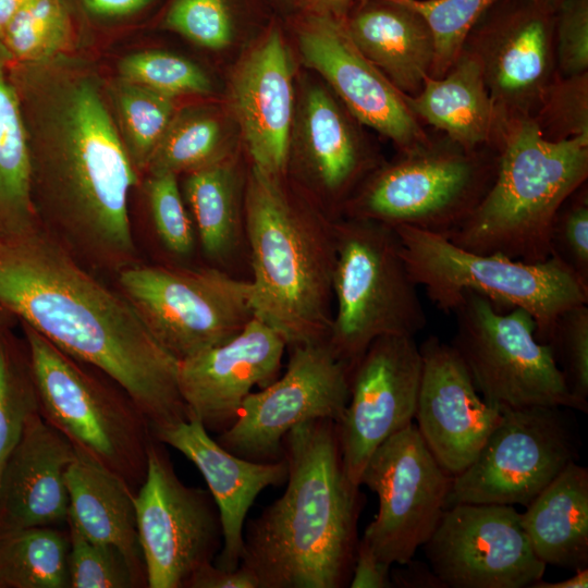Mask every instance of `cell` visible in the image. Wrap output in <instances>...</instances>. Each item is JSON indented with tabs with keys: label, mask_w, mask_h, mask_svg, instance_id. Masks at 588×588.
I'll use <instances>...</instances> for the list:
<instances>
[{
	"label": "cell",
	"mask_w": 588,
	"mask_h": 588,
	"mask_svg": "<svg viewBox=\"0 0 588 588\" xmlns=\"http://www.w3.org/2000/svg\"><path fill=\"white\" fill-rule=\"evenodd\" d=\"M282 1H285V2H293V1H295V0H282Z\"/></svg>",
	"instance_id": "obj_55"
},
{
	"label": "cell",
	"mask_w": 588,
	"mask_h": 588,
	"mask_svg": "<svg viewBox=\"0 0 588 588\" xmlns=\"http://www.w3.org/2000/svg\"><path fill=\"white\" fill-rule=\"evenodd\" d=\"M135 509L149 588H186L193 574L213 563L222 548V525L211 493L184 485L164 443L156 438L148 446Z\"/></svg>",
	"instance_id": "obj_13"
},
{
	"label": "cell",
	"mask_w": 588,
	"mask_h": 588,
	"mask_svg": "<svg viewBox=\"0 0 588 588\" xmlns=\"http://www.w3.org/2000/svg\"><path fill=\"white\" fill-rule=\"evenodd\" d=\"M152 433L157 440L182 453L204 476L222 525V548L213 564L235 569L241 563L247 513L261 491L286 481V461L282 457L256 462L237 456L213 440L194 417Z\"/></svg>",
	"instance_id": "obj_22"
},
{
	"label": "cell",
	"mask_w": 588,
	"mask_h": 588,
	"mask_svg": "<svg viewBox=\"0 0 588 588\" xmlns=\"http://www.w3.org/2000/svg\"><path fill=\"white\" fill-rule=\"evenodd\" d=\"M184 198L204 254L224 264L245 238L234 167L223 158L191 171L184 182Z\"/></svg>",
	"instance_id": "obj_31"
},
{
	"label": "cell",
	"mask_w": 588,
	"mask_h": 588,
	"mask_svg": "<svg viewBox=\"0 0 588 588\" xmlns=\"http://www.w3.org/2000/svg\"><path fill=\"white\" fill-rule=\"evenodd\" d=\"M118 281L177 362L224 343L254 317L249 281L220 268L132 264L118 271Z\"/></svg>",
	"instance_id": "obj_11"
},
{
	"label": "cell",
	"mask_w": 588,
	"mask_h": 588,
	"mask_svg": "<svg viewBox=\"0 0 588 588\" xmlns=\"http://www.w3.org/2000/svg\"><path fill=\"white\" fill-rule=\"evenodd\" d=\"M550 345L572 395L588 407V306L578 304L562 313Z\"/></svg>",
	"instance_id": "obj_42"
},
{
	"label": "cell",
	"mask_w": 588,
	"mask_h": 588,
	"mask_svg": "<svg viewBox=\"0 0 588 588\" xmlns=\"http://www.w3.org/2000/svg\"><path fill=\"white\" fill-rule=\"evenodd\" d=\"M304 109L308 174L328 199L340 200L367 170V159L342 111L324 89H309Z\"/></svg>",
	"instance_id": "obj_29"
},
{
	"label": "cell",
	"mask_w": 588,
	"mask_h": 588,
	"mask_svg": "<svg viewBox=\"0 0 588 588\" xmlns=\"http://www.w3.org/2000/svg\"><path fill=\"white\" fill-rule=\"evenodd\" d=\"M221 127L208 115H191L171 122L147 168L150 173L191 172L223 159Z\"/></svg>",
	"instance_id": "obj_35"
},
{
	"label": "cell",
	"mask_w": 588,
	"mask_h": 588,
	"mask_svg": "<svg viewBox=\"0 0 588 588\" xmlns=\"http://www.w3.org/2000/svg\"><path fill=\"white\" fill-rule=\"evenodd\" d=\"M12 57L0 41V240L36 224L32 160L19 94L8 75Z\"/></svg>",
	"instance_id": "obj_30"
},
{
	"label": "cell",
	"mask_w": 588,
	"mask_h": 588,
	"mask_svg": "<svg viewBox=\"0 0 588 588\" xmlns=\"http://www.w3.org/2000/svg\"><path fill=\"white\" fill-rule=\"evenodd\" d=\"M39 411L75 449L121 477L136 493L145 479L152 428L128 394L91 366L23 323Z\"/></svg>",
	"instance_id": "obj_7"
},
{
	"label": "cell",
	"mask_w": 588,
	"mask_h": 588,
	"mask_svg": "<svg viewBox=\"0 0 588 588\" xmlns=\"http://www.w3.org/2000/svg\"><path fill=\"white\" fill-rule=\"evenodd\" d=\"M444 588H523L542 578L513 505L460 503L445 507L422 546Z\"/></svg>",
	"instance_id": "obj_16"
},
{
	"label": "cell",
	"mask_w": 588,
	"mask_h": 588,
	"mask_svg": "<svg viewBox=\"0 0 588 588\" xmlns=\"http://www.w3.org/2000/svg\"><path fill=\"white\" fill-rule=\"evenodd\" d=\"M309 14L330 15L338 19L347 11L353 0H297Z\"/></svg>",
	"instance_id": "obj_50"
},
{
	"label": "cell",
	"mask_w": 588,
	"mask_h": 588,
	"mask_svg": "<svg viewBox=\"0 0 588 588\" xmlns=\"http://www.w3.org/2000/svg\"><path fill=\"white\" fill-rule=\"evenodd\" d=\"M495 176L471 215L445 237L469 252L525 262L551 256V229L588 177V138L550 139L534 118L500 123Z\"/></svg>",
	"instance_id": "obj_5"
},
{
	"label": "cell",
	"mask_w": 588,
	"mask_h": 588,
	"mask_svg": "<svg viewBox=\"0 0 588 588\" xmlns=\"http://www.w3.org/2000/svg\"><path fill=\"white\" fill-rule=\"evenodd\" d=\"M468 49L481 63L499 123L534 118L552 82L554 13L526 0L483 27Z\"/></svg>",
	"instance_id": "obj_21"
},
{
	"label": "cell",
	"mask_w": 588,
	"mask_h": 588,
	"mask_svg": "<svg viewBox=\"0 0 588 588\" xmlns=\"http://www.w3.org/2000/svg\"><path fill=\"white\" fill-rule=\"evenodd\" d=\"M69 531L28 527L0 531V587L70 588Z\"/></svg>",
	"instance_id": "obj_32"
},
{
	"label": "cell",
	"mask_w": 588,
	"mask_h": 588,
	"mask_svg": "<svg viewBox=\"0 0 588 588\" xmlns=\"http://www.w3.org/2000/svg\"><path fill=\"white\" fill-rule=\"evenodd\" d=\"M554 15V59L559 76L587 73L588 0H564Z\"/></svg>",
	"instance_id": "obj_45"
},
{
	"label": "cell",
	"mask_w": 588,
	"mask_h": 588,
	"mask_svg": "<svg viewBox=\"0 0 588 588\" xmlns=\"http://www.w3.org/2000/svg\"><path fill=\"white\" fill-rule=\"evenodd\" d=\"M27 1L28 0H0V40L11 20Z\"/></svg>",
	"instance_id": "obj_52"
},
{
	"label": "cell",
	"mask_w": 588,
	"mask_h": 588,
	"mask_svg": "<svg viewBox=\"0 0 588 588\" xmlns=\"http://www.w3.org/2000/svg\"><path fill=\"white\" fill-rule=\"evenodd\" d=\"M286 488L244 528L241 563L259 588L348 586L364 505L346 475L336 422L314 419L282 440Z\"/></svg>",
	"instance_id": "obj_2"
},
{
	"label": "cell",
	"mask_w": 588,
	"mask_h": 588,
	"mask_svg": "<svg viewBox=\"0 0 588 588\" xmlns=\"http://www.w3.org/2000/svg\"><path fill=\"white\" fill-rule=\"evenodd\" d=\"M298 48L363 124L396 144L403 152L430 142L403 95L356 47L342 19L309 14L298 28Z\"/></svg>",
	"instance_id": "obj_18"
},
{
	"label": "cell",
	"mask_w": 588,
	"mask_h": 588,
	"mask_svg": "<svg viewBox=\"0 0 588 588\" xmlns=\"http://www.w3.org/2000/svg\"><path fill=\"white\" fill-rule=\"evenodd\" d=\"M146 192L160 242L173 255L188 256L195 246L196 232L180 192L176 174L150 173Z\"/></svg>",
	"instance_id": "obj_40"
},
{
	"label": "cell",
	"mask_w": 588,
	"mask_h": 588,
	"mask_svg": "<svg viewBox=\"0 0 588 588\" xmlns=\"http://www.w3.org/2000/svg\"><path fill=\"white\" fill-rule=\"evenodd\" d=\"M68 524L70 588L139 587L126 559L115 548L93 541Z\"/></svg>",
	"instance_id": "obj_39"
},
{
	"label": "cell",
	"mask_w": 588,
	"mask_h": 588,
	"mask_svg": "<svg viewBox=\"0 0 588 588\" xmlns=\"http://www.w3.org/2000/svg\"><path fill=\"white\" fill-rule=\"evenodd\" d=\"M544 9L555 13L564 0H537Z\"/></svg>",
	"instance_id": "obj_53"
},
{
	"label": "cell",
	"mask_w": 588,
	"mask_h": 588,
	"mask_svg": "<svg viewBox=\"0 0 588 588\" xmlns=\"http://www.w3.org/2000/svg\"><path fill=\"white\" fill-rule=\"evenodd\" d=\"M345 26L360 52L403 95L419 93L431 74L434 39L418 12L392 0H369Z\"/></svg>",
	"instance_id": "obj_26"
},
{
	"label": "cell",
	"mask_w": 588,
	"mask_h": 588,
	"mask_svg": "<svg viewBox=\"0 0 588 588\" xmlns=\"http://www.w3.org/2000/svg\"><path fill=\"white\" fill-rule=\"evenodd\" d=\"M286 348L282 335L254 316L224 343L179 360L177 384L189 418L208 432L226 430L254 388L279 377Z\"/></svg>",
	"instance_id": "obj_19"
},
{
	"label": "cell",
	"mask_w": 588,
	"mask_h": 588,
	"mask_svg": "<svg viewBox=\"0 0 588 588\" xmlns=\"http://www.w3.org/2000/svg\"><path fill=\"white\" fill-rule=\"evenodd\" d=\"M452 313L456 330L450 344L489 405L500 412L536 405L587 412L569 392L550 345L537 339L526 310L504 311L467 291Z\"/></svg>",
	"instance_id": "obj_9"
},
{
	"label": "cell",
	"mask_w": 588,
	"mask_h": 588,
	"mask_svg": "<svg viewBox=\"0 0 588 588\" xmlns=\"http://www.w3.org/2000/svg\"><path fill=\"white\" fill-rule=\"evenodd\" d=\"M551 255L588 286V193L586 183L559 209L551 229Z\"/></svg>",
	"instance_id": "obj_44"
},
{
	"label": "cell",
	"mask_w": 588,
	"mask_h": 588,
	"mask_svg": "<svg viewBox=\"0 0 588 588\" xmlns=\"http://www.w3.org/2000/svg\"><path fill=\"white\" fill-rule=\"evenodd\" d=\"M0 306L114 381L152 431L189 418L177 359L123 293L91 275L48 231L0 240Z\"/></svg>",
	"instance_id": "obj_1"
},
{
	"label": "cell",
	"mask_w": 588,
	"mask_h": 588,
	"mask_svg": "<svg viewBox=\"0 0 588 588\" xmlns=\"http://www.w3.org/2000/svg\"><path fill=\"white\" fill-rule=\"evenodd\" d=\"M422 358L414 336L382 335L351 370L350 399L336 422L344 468L360 486L375 450L415 418Z\"/></svg>",
	"instance_id": "obj_17"
},
{
	"label": "cell",
	"mask_w": 588,
	"mask_h": 588,
	"mask_svg": "<svg viewBox=\"0 0 588 588\" xmlns=\"http://www.w3.org/2000/svg\"><path fill=\"white\" fill-rule=\"evenodd\" d=\"M531 588H586L588 587V567L575 571L572 577L559 581H544L539 579Z\"/></svg>",
	"instance_id": "obj_51"
},
{
	"label": "cell",
	"mask_w": 588,
	"mask_h": 588,
	"mask_svg": "<svg viewBox=\"0 0 588 588\" xmlns=\"http://www.w3.org/2000/svg\"><path fill=\"white\" fill-rule=\"evenodd\" d=\"M392 566L377 558L369 546L359 539L348 586L352 588H390Z\"/></svg>",
	"instance_id": "obj_46"
},
{
	"label": "cell",
	"mask_w": 588,
	"mask_h": 588,
	"mask_svg": "<svg viewBox=\"0 0 588 588\" xmlns=\"http://www.w3.org/2000/svg\"><path fill=\"white\" fill-rule=\"evenodd\" d=\"M252 166L244 188L254 316L286 345L327 340L333 318L335 219L299 203L284 184Z\"/></svg>",
	"instance_id": "obj_3"
},
{
	"label": "cell",
	"mask_w": 588,
	"mask_h": 588,
	"mask_svg": "<svg viewBox=\"0 0 588 588\" xmlns=\"http://www.w3.org/2000/svg\"><path fill=\"white\" fill-rule=\"evenodd\" d=\"M419 350L416 427L441 467L456 476L476 458L502 413L481 397L450 343L431 335Z\"/></svg>",
	"instance_id": "obj_20"
},
{
	"label": "cell",
	"mask_w": 588,
	"mask_h": 588,
	"mask_svg": "<svg viewBox=\"0 0 588 588\" xmlns=\"http://www.w3.org/2000/svg\"><path fill=\"white\" fill-rule=\"evenodd\" d=\"M124 83L118 99L131 157L138 167H147L172 122V97L127 81Z\"/></svg>",
	"instance_id": "obj_36"
},
{
	"label": "cell",
	"mask_w": 588,
	"mask_h": 588,
	"mask_svg": "<svg viewBox=\"0 0 588 588\" xmlns=\"http://www.w3.org/2000/svg\"><path fill=\"white\" fill-rule=\"evenodd\" d=\"M71 34L63 0H28L11 20L0 41L12 60L37 62L62 50Z\"/></svg>",
	"instance_id": "obj_33"
},
{
	"label": "cell",
	"mask_w": 588,
	"mask_h": 588,
	"mask_svg": "<svg viewBox=\"0 0 588 588\" xmlns=\"http://www.w3.org/2000/svg\"><path fill=\"white\" fill-rule=\"evenodd\" d=\"M120 72L127 82L174 97L208 94L211 83L195 63L163 51H143L125 57Z\"/></svg>",
	"instance_id": "obj_38"
},
{
	"label": "cell",
	"mask_w": 588,
	"mask_h": 588,
	"mask_svg": "<svg viewBox=\"0 0 588 588\" xmlns=\"http://www.w3.org/2000/svg\"><path fill=\"white\" fill-rule=\"evenodd\" d=\"M418 12L434 39L430 76L441 77L455 62L482 15L502 0H392Z\"/></svg>",
	"instance_id": "obj_34"
},
{
	"label": "cell",
	"mask_w": 588,
	"mask_h": 588,
	"mask_svg": "<svg viewBox=\"0 0 588 588\" xmlns=\"http://www.w3.org/2000/svg\"><path fill=\"white\" fill-rule=\"evenodd\" d=\"M11 314L0 306V329H2L11 319Z\"/></svg>",
	"instance_id": "obj_54"
},
{
	"label": "cell",
	"mask_w": 588,
	"mask_h": 588,
	"mask_svg": "<svg viewBox=\"0 0 588 588\" xmlns=\"http://www.w3.org/2000/svg\"><path fill=\"white\" fill-rule=\"evenodd\" d=\"M73 444L40 412L27 421L0 471V531L66 523Z\"/></svg>",
	"instance_id": "obj_24"
},
{
	"label": "cell",
	"mask_w": 588,
	"mask_h": 588,
	"mask_svg": "<svg viewBox=\"0 0 588 588\" xmlns=\"http://www.w3.org/2000/svg\"><path fill=\"white\" fill-rule=\"evenodd\" d=\"M231 97L252 166L271 175L285 174L294 95L290 56L278 29L237 66Z\"/></svg>",
	"instance_id": "obj_23"
},
{
	"label": "cell",
	"mask_w": 588,
	"mask_h": 588,
	"mask_svg": "<svg viewBox=\"0 0 588 588\" xmlns=\"http://www.w3.org/2000/svg\"><path fill=\"white\" fill-rule=\"evenodd\" d=\"M333 318L328 342L351 368L382 335L414 336L427 317L393 228L365 219L334 221Z\"/></svg>",
	"instance_id": "obj_8"
},
{
	"label": "cell",
	"mask_w": 588,
	"mask_h": 588,
	"mask_svg": "<svg viewBox=\"0 0 588 588\" xmlns=\"http://www.w3.org/2000/svg\"><path fill=\"white\" fill-rule=\"evenodd\" d=\"M537 558L547 566L588 567V469L569 463L520 513Z\"/></svg>",
	"instance_id": "obj_28"
},
{
	"label": "cell",
	"mask_w": 588,
	"mask_h": 588,
	"mask_svg": "<svg viewBox=\"0 0 588 588\" xmlns=\"http://www.w3.org/2000/svg\"><path fill=\"white\" fill-rule=\"evenodd\" d=\"M452 480L414 422L375 450L359 483L377 494L379 506L362 539L379 560L393 566L414 558L446 507Z\"/></svg>",
	"instance_id": "obj_15"
},
{
	"label": "cell",
	"mask_w": 588,
	"mask_h": 588,
	"mask_svg": "<svg viewBox=\"0 0 588 588\" xmlns=\"http://www.w3.org/2000/svg\"><path fill=\"white\" fill-rule=\"evenodd\" d=\"M66 486V523L88 539L119 550L139 587H147L138 540L135 492L121 477L77 449L68 469Z\"/></svg>",
	"instance_id": "obj_25"
},
{
	"label": "cell",
	"mask_w": 588,
	"mask_h": 588,
	"mask_svg": "<svg viewBox=\"0 0 588 588\" xmlns=\"http://www.w3.org/2000/svg\"><path fill=\"white\" fill-rule=\"evenodd\" d=\"M564 409L536 405L502 411L476 458L453 476L446 507L460 503L526 507L576 461V438Z\"/></svg>",
	"instance_id": "obj_12"
},
{
	"label": "cell",
	"mask_w": 588,
	"mask_h": 588,
	"mask_svg": "<svg viewBox=\"0 0 588 588\" xmlns=\"http://www.w3.org/2000/svg\"><path fill=\"white\" fill-rule=\"evenodd\" d=\"M282 376L243 402L235 421L218 434L229 452L256 462L282 458V440L295 426L314 419L338 422L350 399L351 368L328 339L287 346Z\"/></svg>",
	"instance_id": "obj_14"
},
{
	"label": "cell",
	"mask_w": 588,
	"mask_h": 588,
	"mask_svg": "<svg viewBox=\"0 0 588 588\" xmlns=\"http://www.w3.org/2000/svg\"><path fill=\"white\" fill-rule=\"evenodd\" d=\"M451 142V140H450ZM498 157L431 144L380 168L344 207V217L407 225L446 236L475 210L495 176Z\"/></svg>",
	"instance_id": "obj_10"
},
{
	"label": "cell",
	"mask_w": 588,
	"mask_h": 588,
	"mask_svg": "<svg viewBox=\"0 0 588 588\" xmlns=\"http://www.w3.org/2000/svg\"><path fill=\"white\" fill-rule=\"evenodd\" d=\"M392 566V587L402 588H444L431 567L413 559L405 564Z\"/></svg>",
	"instance_id": "obj_48"
},
{
	"label": "cell",
	"mask_w": 588,
	"mask_h": 588,
	"mask_svg": "<svg viewBox=\"0 0 588 588\" xmlns=\"http://www.w3.org/2000/svg\"><path fill=\"white\" fill-rule=\"evenodd\" d=\"M534 118L550 139L588 138V74L551 82Z\"/></svg>",
	"instance_id": "obj_41"
},
{
	"label": "cell",
	"mask_w": 588,
	"mask_h": 588,
	"mask_svg": "<svg viewBox=\"0 0 588 588\" xmlns=\"http://www.w3.org/2000/svg\"><path fill=\"white\" fill-rule=\"evenodd\" d=\"M37 412L39 401L28 354L26 360L19 359L0 335V471Z\"/></svg>",
	"instance_id": "obj_37"
},
{
	"label": "cell",
	"mask_w": 588,
	"mask_h": 588,
	"mask_svg": "<svg viewBox=\"0 0 588 588\" xmlns=\"http://www.w3.org/2000/svg\"><path fill=\"white\" fill-rule=\"evenodd\" d=\"M186 588H259V584L254 573L243 564L228 571L210 563L193 574Z\"/></svg>",
	"instance_id": "obj_47"
},
{
	"label": "cell",
	"mask_w": 588,
	"mask_h": 588,
	"mask_svg": "<svg viewBox=\"0 0 588 588\" xmlns=\"http://www.w3.org/2000/svg\"><path fill=\"white\" fill-rule=\"evenodd\" d=\"M166 26L191 41L212 50L230 45L233 24L225 0H175Z\"/></svg>",
	"instance_id": "obj_43"
},
{
	"label": "cell",
	"mask_w": 588,
	"mask_h": 588,
	"mask_svg": "<svg viewBox=\"0 0 588 588\" xmlns=\"http://www.w3.org/2000/svg\"><path fill=\"white\" fill-rule=\"evenodd\" d=\"M87 10L100 16H124L135 13L151 0H83Z\"/></svg>",
	"instance_id": "obj_49"
},
{
	"label": "cell",
	"mask_w": 588,
	"mask_h": 588,
	"mask_svg": "<svg viewBox=\"0 0 588 588\" xmlns=\"http://www.w3.org/2000/svg\"><path fill=\"white\" fill-rule=\"evenodd\" d=\"M393 229L412 279L443 313H452L464 292L477 293L499 308L526 310L536 322L537 339L548 344L559 316L588 303V286L553 255L525 262L469 252L413 226Z\"/></svg>",
	"instance_id": "obj_6"
},
{
	"label": "cell",
	"mask_w": 588,
	"mask_h": 588,
	"mask_svg": "<svg viewBox=\"0 0 588 588\" xmlns=\"http://www.w3.org/2000/svg\"><path fill=\"white\" fill-rule=\"evenodd\" d=\"M405 98L417 119L441 130L466 150L489 143L499 130L481 63L466 47L443 76L428 75L419 93Z\"/></svg>",
	"instance_id": "obj_27"
},
{
	"label": "cell",
	"mask_w": 588,
	"mask_h": 588,
	"mask_svg": "<svg viewBox=\"0 0 588 588\" xmlns=\"http://www.w3.org/2000/svg\"><path fill=\"white\" fill-rule=\"evenodd\" d=\"M61 147L32 180L40 179L53 235L69 252L118 271L134 262L128 195L132 160L96 89L78 85L70 96Z\"/></svg>",
	"instance_id": "obj_4"
}]
</instances>
